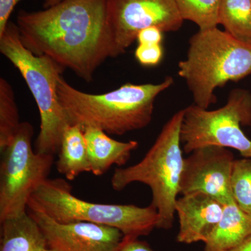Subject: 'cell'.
Wrapping results in <instances>:
<instances>
[{"mask_svg": "<svg viewBox=\"0 0 251 251\" xmlns=\"http://www.w3.org/2000/svg\"><path fill=\"white\" fill-rule=\"evenodd\" d=\"M16 25L26 49L86 82L112 57L108 0H62L41 11L21 10Z\"/></svg>", "mask_w": 251, "mask_h": 251, "instance_id": "6da1fadb", "label": "cell"}, {"mask_svg": "<svg viewBox=\"0 0 251 251\" xmlns=\"http://www.w3.org/2000/svg\"><path fill=\"white\" fill-rule=\"evenodd\" d=\"M174 83L171 76L159 83H126L117 90L100 94L85 93L74 88L60 76L59 102L71 125L82 129L95 127L108 135H122L143 129L152 120L158 96Z\"/></svg>", "mask_w": 251, "mask_h": 251, "instance_id": "7a4b0ae2", "label": "cell"}, {"mask_svg": "<svg viewBox=\"0 0 251 251\" xmlns=\"http://www.w3.org/2000/svg\"><path fill=\"white\" fill-rule=\"evenodd\" d=\"M187 54L178 64V75L192 94L194 105L208 109L215 103L216 89L251 75V45L218 27L198 30Z\"/></svg>", "mask_w": 251, "mask_h": 251, "instance_id": "3957f363", "label": "cell"}, {"mask_svg": "<svg viewBox=\"0 0 251 251\" xmlns=\"http://www.w3.org/2000/svg\"><path fill=\"white\" fill-rule=\"evenodd\" d=\"M184 116V109L176 112L163 127L143 159L133 166L116 168L111 178L115 191H121L136 182L150 188L151 204L159 215L158 229H171L174 223L184 161L181 140Z\"/></svg>", "mask_w": 251, "mask_h": 251, "instance_id": "277c9868", "label": "cell"}, {"mask_svg": "<svg viewBox=\"0 0 251 251\" xmlns=\"http://www.w3.org/2000/svg\"><path fill=\"white\" fill-rule=\"evenodd\" d=\"M0 52L21 73L39 108L40 130L34 150L54 156L71 125L57 92L59 78L65 69L47 56L35 55L26 49L20 39L17 25L10 21L0 36Z\"/></svg>", "mask_w": 251, "mask_h": 251, "instance_id": "5b68a950", "label": "cell"}, {"mask_svg": "<svg viewBox=\"0 0 251 251\" xmlns=\"http://www.w3.org/2000/svg\"><path fill=\"white\" fill-rule=\"evenodd\" d=\"M27 209L40 211L57 222H88L115 227L125 236H148L159 222L156 208L133 204H101L80 199L66 180H45L31 195Z\"/></svg>", "mask_w": 251, "mask_h": 251, "instance_id": "8992f818", "label": "cell"}, {"mask_svg": "<svg viewBox=\"0 0 251 251\" xmlns=\"http://www.w3.org/2000/svg\"><path fill=\"white\" fill-rule=\"evenodd\" d=\"M251 125V94L235 89L222 108L209 110L190 105L184 109L181 129L183 150L186 153L208 145L237 150L251 158V140L241 126Z\"/></svg>", "mask_w": 251, "mask_h": 251, "instance_id": "52a82bcc", "label": "cell"}, {"mask_svg": "<svg viewBox=\"0 0 251 251\" xmlns=\"http://www.w3.org/2000/svg\"><path fill=\"white\" fill-rule=\"evenodd\" d=\"M33 135V126L21 122L11 143L1 151L0 222L27 212L31 195L52 169L54 156L36 152Z\"/></svg>", "mask_w": 251, "mask_h": 251, "instance_id": "ba28073f", "label": "cell"}, {"mask_svg": "<svg viewBox=\"0 0 251 251\" xmlns=\"http://www.w3.org/2000/svg\"><path fill=\"white\" fill-rule=\"evenodd\" d=\"M108 18L112 58L125 53L142 29L174 32L184 22L175 0H108Z\"/></svg>", "mask_w": 251, "mask_h": 251, "instance_id": "9c48e42d", "label": "cell"}, {"mask_svg": "<svg viewBox=\"0 0 251 251\" xmlns=\"http://www.w3.org/2000/svg\"><path fill=\"white\" fill-rule=\"evenodd\" d=\"M189 154L184 158L179 194L204 193L224 205L235 202L231 189L233 153L229 149L208 145Z\"/></svg>", "mask_w": 251, "mask_h": 251, "instance_id": "30bf717a", "label": "cell"}, {"mask_svg": "<svg viewBox=\"0 0 251 251\" xmlns=\"http://www.w3.org/2000/svg\"><path fill=\"white\" fill-rule=\"evenodd\" d=\"M56 251H116L124 238L115 227L88 222H57L40 211L27 209Z\"/></svg>", "mask_w": 251, "mask_h": 251, "instance_id": "8fae6325", "label": "cell"}, {"mask_svg": "<svg viewBox=\"0 0 251 251\" xmlns=\"http://www.w3.org/2000/svg\"><path fill=\"white\" fill-rule=\"evenodd\" d=\"M224 206L215 198L204 193L178 198L175 204V214H177L179 222L177 242L205 244L221 221Z\"/></svg>", "mask_w": 251, "mask_h": 251, "instance_id": "7c38bea8", "label": "cell"}, {"mask_svg": "<svg viewBox=\"0 0 251 251\" xmlns=\"http://www.w3.org/2000/svg\"><path fill=\"white\" fill-rule=\"evenodd\" d=\"M90 173L96 176L105 174L112 166H123L129 160L138 142H120L112 139L103 130L95 127L84 128Z\"/></svg>", "mask_w": 251, "mask_h": 251, "instance_id": "4fadbf2b", "label": "cell"}, {"mask_svg": "<svg viewBox=\"0 0 251 251\" xmlns=\"http://www.w3.org/2000/svg\"><path fill=\"white\" fill-rule=\"evenodd\" d=\"M0 224V251H42L47 249L45 236L27 211Z\"/></svg>", "mask_w": 251, "mask_h": 251, "instance_id": "5bb4252c", "label": "cell"}, {"mask_svg": "<svg viewBox=\"0 0 251 251\" xmlns=\"http://www.w3.org/2000/svg\"><path fill=\"white\" fill-rule=\"evenodd\" d=\"M251 235V218L236 202L225 205L224 214L205 243L204 251L233 249Z\"/></svg>", "mask_w": 251, "mask_h": 251, "instance_id": "9a60e30c", "label": "cell"}, {"mask_svg": "<svg viewBox=\"0 0 251 251\" xmlns=\"http://www.w3.org/2000/svg\"><path fill=\"white\" fill-rule=\"evenodd\" d=\"M56 163L57 171L68 180H74L83 173H90V165L84 130L72 125L63 135Z\"/></svg>", "mask_w": 251, "mask_h": 251, "instance_id": "2e32d148", "label": "cell"}, {"mask_svg": "<svg viewBox=\"0 0 251 251\" xmlns=\"http://www.w3.org/2000/svg\"><path fill=\"white\" fill-rule=\"evenodd\" d=\"M219 25L234 39L251 45V0H223Z\"/></svg>", "mask_w": 251, "mask_h": 251, "instance_id": "e0dca14e", "label": "cell"}, {"mask_svg": "<svg viewBox=\"0 0 251 251\" xmlns=\"http://www.w3.org/2000/svg\"><path fill=\"white\" fill-rule=\"evenodd\" d=\"M181 18L194 23L199 30L218 27L223 0H175Z\"/></svg>", "mask_w": 251, "mask_h": 251, "instance_id": "ac0fdd59", "label": "cell"}, {"mask_svg": "<svg viewBox=\"0 0 251 251\" xmlns=\"http://www.w3.org/2000/svg\"><path fill=\"white\" fill-rule=\"evenodd\" d=\"M19 112L12 87L0 78V151L11 143L21 125Z\"/></svg>", "mask_w": 251, "mask_h": 251, "instance_id": "d6986e66", "label": "cell"}, {"mask_svg": "<svg viewBox=\"0 0 251 251\" xmlns=\"http://www.w3.org/2000/svg\"><path fill=\"white\" fill-rule=\"evenodd\" d=\"M231 189L234 202L251 218V158L234 160Z\"/></svg>", "mask_w": 251, "mask_h": 251, "instance_id": "ffe728a7", "label": "cell"}, {"mask_svg": "<svg viewBox=\"0 0 251 251\" xmlns=\"http://www.w3.org/2000/svg\"><path fill=\"white\" fill-rule=\"evenodd\" d=\"M136 60L144 67H156L161 63L163 57L162 44L145 45L138 44L135 50Z\"/></svg>", "mask_w": 251, "mask_h": 251, "instance_id": "44dd1931", "label": "cell"}, {"mask_svg": "<svg viewBox=\"0 0 251 251\" xmlns=\"http://www.w3.org/2000/svg\"><path fill=\"white\" fill-rule=\"evenodd\" d=\"M163 34L164 32L158 27H146L138 32L136 41H138V44H145V45L162 44Z\"/></svg>", "mask_w": 251, "mask_h": 251, "instance_id": "7402d4cb", "label": "cell"}, {"mask_svg": "<svg viewBox=\"0 0 251 251\" xmlns=\"http://www.w3.org/2000/svg\"><path fill=\"white\" fill-rule=\"evenodd\" d=\"M116 251H155L145 241L140 240L139 237L124 236Z\"/></svg>", "mask_w": 251, "mask_h": 251, "instance_id": "603a6c76", "label": "cell"}, {"mask_svg": "<svg viewBox=\"0 0 251 251\" xmlns=\"http://www.w3.org/2000/svg\"><path fill=\"white\" fill-rule=\"evenodd\" d=\"M22 0H0V36L4 32L15 7Z\"/></svg>", "mask_w": 251, "mask_h": 251, "instance_id": "cb8c5ba5", "label": "cell"}, {"mask_svg": "<svg viewBox=\"0 0 251 251\" xmlns=\"http://www.w3.org/2000/svg\"><path fill=\"white\" fill-rule=\"evenodd\" d=\"M225 251H251V235L237 247Z\"/></svg>", "mask_w": 251, "mask_h": 251, "instance_id": "d4e9b609", "label": "cell"}, {"mask_svg": "<svg viewBox=\"0 0 251 251\" xmlns=\"http://www.w3.org/2000/svg\"><path fill=\"white\" fill-rule=\"evenodd\" d=\"M62 1V0H45L44 1V8L46 9V8L50 7V6L58 4V3Z\"/></svg>", "mask_w": 251, "mask_h": 251, "instance_id": "484cf974", "label": "cell"}, {"mask_svg": "<svg viewBox=\"0 0 251 251\" xmlns=\"http://www.w3.org/2000/svg\"><path fill=\"white\" fill-rule=\"evenodd\" d=\"M56 251L54 250H52V249H49V248H47V249H44V251Z\"/></svg>", "mask_w": 251, "mask_h": 251, "instance_id": "4316f807", "label": "cell"}]
</instances>
